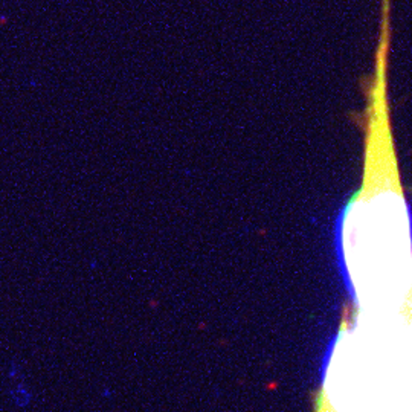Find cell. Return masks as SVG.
Listing matches in <instances>:
<instances>
[{"mask_svg": "<svg viewBox=\"0 0 412 412\" xmlns=\"http://www.w3.org/2000/svg\"><path fill=\"white\" fill-rule=\"evenodd\" d=\"M386 63L388 55L377 52L363 182L346 205L339 237L351 307L365 313H395L412 306V228L392 145Z\"/></svg>", "mask_w": 412, "mask_h": 412, "instance_id": "1", "label": "cell"}, {"mask_svg": "<svg viewBox=\"0 0 412 412\" xmlns=\"http://www.w3.org/2000/svg\"><path fill=\"white\" fill-rule=\"evenodd\" d=\"M403 408L412 412V310L405 324V353H403Z\"/></svg>", "mask_w": 412, "mask_h": 412, "instance_id": "3", "label": "cell"}, {"mask_svg": "<svg viewBox=\"0 0 412 412\" xmlns=\"http://www.w3.org/2000/svg\"><path fill=\"white\" fill-rule=\"evenodd\" d=\"M348 307L322 360L314 412H405L403 351L409 313Z\"/></svg>", "mask_w": 412, "mask_h": 412, "instance_id": "2", "label": "cell"}]
</instances>
